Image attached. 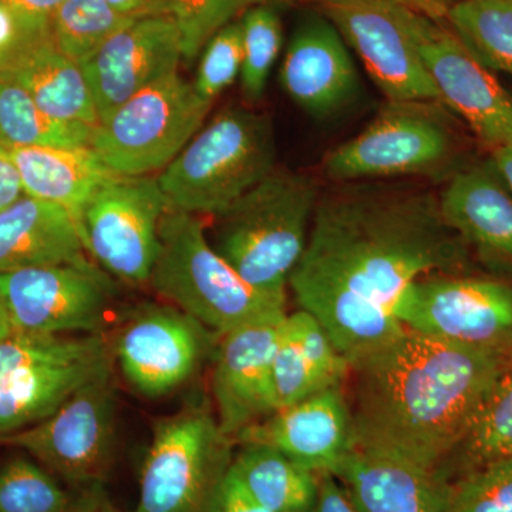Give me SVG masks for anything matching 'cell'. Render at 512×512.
Here are the masks:
<instances>
[{
    "mask_svg": "<svg viewBox=\"0 0 512 512\" xmlns=\"http://www.w3.org/2000/svg\"><path fill=\"white\" fill-rule=\"evenodd\" d=\"M505 357L404 328L350 365L355 447L439 471L476 426Z\"/></svg>",
    "mask_w": 512,
    "mask_h": 512,
    "instance_id": "1",
    "label": "cell"
},
{
    "mask_svg": "<svg viewBox=\"0 0 512 512\" xmlns=\"http://www.w3.org/2000/svg\"><path fill=\"white\" fill-rule=\"evenodd\" d=\"M468 251L431 192L353 185L319 198L305 254L289 281L335 286L392 313L417 279L463 274Z\"/></svg>",
    "mask_w": 512,
    "mask_h": 512,
    "instance_id": "2",
    "label": "cell"
},
{
    "mask_svg": "<svg viewBox=\"0 0 512 512\" xmlns=\"http://www.w3.org/2000/svg\"><path fill=\"white\" fill-rule=\"evenodd\" d=\"M318 201L309 175L274 171L217 215L211 245L252 288L286 303Z\"/></svg>",
    "mask_w": 512,
    "mask_h": 512,
    "instance_id": "3",
    "label": "cell"
},
{
    "mask_svg": "<svg viewBox=\"0 0 512 512\" xmlns=\"http://www.w3.org/2000/svg\"><path fill=\"white\" fill-rule=\"evenodd\" d=\"M274 124L242 107L221 111L157 175L168 210L217 215L275 171Z\"/></svg>",
    "mask_w": 512,
    "mask_h": 512,
    "instance_id": "4",
    "label": "cell"
},
{
    "mask_svg": "<svg viewBox=\"0 0 512 512\" xmlns=\"http://www.w3.org/2000/svg\"><path fill=\"white\" fill-rule=\"evenodd\" d=\"M150 282L175 308L222 336L255 320L285 312V303L256 291L205 235L200 215L168 210Z\"/></svg>",
    "mask_w": 512,
    "mask_h": 512,
    "instance_id": "5",
    "label": "cell"
},
{
    "mask_svg": "<svg viewBox=\"0 0 512 512\" xmlns=\"http://www.w3.org/2000/svg\"><path fill=\"white\" fill-rule=\"evenodd\" d=\"M113 349L86 336L13 332L0 340V437L52 416L77 390L110 373Z\"/></svg>",
    "mask_w": 512,
    "mask_h": 512,
    "instance_id": "6",
    "label": "cell"
},
{
    "mask_svg": "<svg viewBox=\"0 0 512 512\" xmlns=\"http://www.w3.org/2000/svg\"><path fill=\"white\" fill-rule=\"evenodd\" d=\"M463 147L440 101H387L366 130L333 150L323 170L336 183L424 175L453 177Z\"/></svg>",
    "mask_w": 512,
    "mask_h": 512,
    "instance_id": "7",
    "label": "cell"
},
{
    "mask_svg": "<svg viewBox=\"0 0 512 512\" xmlns=\"http://www.w3.org/2000/svg\"><path fill=\"white\" fill-rule=\"evenodd\" d=\"M212 109L180 73L141 90L94 127L90 147L119 177L163 171L201 130Z\"/></svg>",
    "mask_w": 512,
    "mask_h": 512,
    "instance_id": "8",
    "label": "cell"
},
{
    "mask_svg": "<svg viewBox=\"0 0 512 512\" xmlns=\"http://www.w3.org/2000/svg\"><path fill=\"white\" fill-rule=\"evenodd\" d=\"M229 440L204 402L158 420L133 512H207L232 463Z\"/></svg>",
    "mask_w": 512,
    "mask_h": 512,
    "instance_id": "9",
    "label": "cell"
},
{
    "mask_svg": "<svg viewBox=\"0 0 512 512\" xmlns=\"http://www.w3.org/2000/svg\"><path fill=\"white\" fill-rule=\"evenodd\" d=\"M392 315L403 328L507 356L512 349V284L461 274L427 275L407 285Z\"/></svg>",
    "mask_w": 512,
    "mask_h": 512,
    "instance_id": "10",
    "label": "cell"
},
{
    "mask_svg": "<svg viewBox=\"0 0 512 512\" xmlns=\"http://www.w3.org/2000/svg\"><path fill=\"white\" fill-rule=\"evenodd\" d=\"M116 404L110 372L77 390L47 419L0 437V444L25 451L70 487L104 490L116 443Z\"/></svg>",
    "mask_w": 512,
    "mask_h": 512,
    "instance_id": "11",
    "label": "cell"
},
{
    "mask_svg": "<svg viewBox=\"0 0 512 512\" xmlns=\"http://www.w3.org/2000/svg\"><path fill=\"white\" fill-rule=\"evenodd\" d=\"M114 292L109 272L86 258L0 272V301L13 332L100 333Z\"/></svg>",
    "mask_w": 512,
    "mask_h": 512,
    "instance_id": "12",
    "label": "cell"
},
{
    "mask_svg": "<svg viewBox=\"0 0 512 512\" xmlns=\"http://www.w3.org/2000/svg\"><path fill=\"white\" fill-rule=\"evenodd\" d=\"M168 202L157 177H114L87 202L79 228L84 247L111 276L143 284L160 248Z\"/></svg>",
    "mask_w": 512,
    "mask_h": 512,
    "instance_id": "13",
    "label": "cell"
},
{
    "mask_svg": "<svg viewBox=\"0 0 512 512\" xmlns=\"http://www.w3.org/2000/svg\"><path fill=\"white\" fill-rule=\"evenodd\" d=\"M323 10L387 101H440L417 45L412 10L390 0H336Z\"/></svg>",
    "mask_w": 512,
    "mask_h": 512,
    "instance_id": "14",
    "label": "cell"
},
{
    "mask_svg": "<svg viewBox=\"0 0 512 512\" xmlns=\"http://www.w3.org/2000/svg\"><path fill=\"white\" fill-rule=\"evenodd\" d=\"M443 23L413 12L414 35L440 103L491 150L512 147L511 94Z\"/></svg>",
    "mask_w": 512,
    "mask_h": 512,
    "instance_id": "15",
    "label": "cell"
},
{
    "mask_svg": "<svg viewBox=\"0 0 512 512\" xmlns=\"http://www.w3.org/2000/svg\"><path fill=\"white\" fill-rule=\"evenodd\" d=\"M210 329L175 306L147 305L119 333L114 356L146 396H163L190 380L211 348Z\"/></svg>",
    "mask_w": 512,
    "mask_h": 512,
    "instance_id": "16",
    "label": "cell"
},
{
    "mask_svg": "<svg viewBox=\"0 0 512 512\" xmlns=\"http://www.w3.org/2000/svg\"><path fill=\"white\" fill-rule=\"evenodd\" d=\"M180 32L170 15L141 16L109 37L80 63L92 89L99 120L141 90L178 72Z\"/></svg>",
    "mask_w": 512,
    "mask_h": 512,
    "instance_id": "17",
    "label": "cell"
},
{
    "mask_svg": "<svg viewBox=\"0 0 512 512\" xmlns=\"http://www.w3.org/2000/svg\"><path fill=\"white\" fill-rule=\"evenodd\" d=\"M286 316L275 313L222 335L212 392L228 439L276 412L272 360Z\"/></svg>",
    "mask_w": 512,
    "mask_h": 512,
    "instance_id": "18",
    "label": "cell"
},
{
    "mask_svg": "<svg viewBox=\"0 0 512 512\" xmlns=\"http://www.w3.org/2000/svg\"><path fill=\"white\" fill-rule=\"evenodd\" d=\"M333 386L252 424L235 437L242 444H264L311 473H330L355 448L349 400Z\"/></svg>",
    "mask_w": 512,
    "mask_h": 512,
    "instance_id": "19",
    "label": "cell"
},
{
    "mask_svg": "<svg viewBox=\"0 0 512 512\" xmlns=\"http://www.w3.org/2000/svg\"><path fill=\"white\" fill-rule=\"evenodd\" d=\"M281 82L308 113L325 116L353 99L359 84L355 63L339 30L328 18L309 16L293 33Z\"/></svg>",
    "mask_w": 512,
    "mask_h": 512,
    "instance_id": "20",
    "label": "cell"
},
{
    "mask_svg": "<svg viewBox=\"0 0 512 512\" xmlns=\"http://www.w3.org/2000/svg\"><path fill=\"white\" fill-rule=\"evenodd\" d=\"M362 512H448L453 483L404 458L353 448L333 471Z\"/></svg>",
    "mask_w": 512,
    "mask_h": 512,
    "instance_id": "21",
    "label": "cell"
},
{
    "mask_svg": "<svg viewBox=\"0 0 512 512\" xmlns=\"http://www.w3.org/2000/svg\"><path fill=\"white\" fill-rule=\"evenodd\" d=\"M441 215L468 247L512 265V190L493 157L467 164L439 195Z\"/></svg>",
    "mask_w": 512,
    "mask_h": 512,
    "instance_id": "22",
    "label": "cell"
},
{
    "mask_svg": "<svg viewBox=\"0 0 512 512\" xmlns=\"http://www.w3.org/2000/svg\"><path fill=\"white\" fill-rule=\"evenodd\" d=\"M84 251L79 225L60 205L25 195L0 211V272L79 261Z\"/></svg>",
    "mask_w": 512,
    "mask_h": 512,
    "instance_id": "23",
    "label": "cell"
},
{
    "mask_svg": "<svg viewBox=\"0 0 512 512\" xmlns=\"http://www.w3.org/2000/svg\"><path fill=\"white\" fill-rule=\"evenodd\" d=\"M0 80L22 87L53 119L99 126V113L82 67L63 55L52 37L0 67Z\"/></svg>",
    "mask_w": 512,
    "mask_h": 512,
    "instance_id": "24",
    "label": "cell"
},
{
    "mask_svg": "<svg viewBox=\"0 0 512 512\" xmlns=\"http://www.w3.org/2000/svg\"><path fill=\"white\" fill-rule=\"evenodd\" d=\"M29 197L60 205L76 220L94 194L119 177L90 146L29 147L8 150Z\"/></svg>",
    "mask_w": 512,
    "mask_h": 512,
    "instance_id": "25",
    "label": "cell"
},
{
    "mask_svg": "<svg viewBox=\"0 0 512 512\" xmlns=\"http://www.w3.org/2000/svg\"><path fill=\"white\" fill-rule=\"evenodd\" d=\"M255 501L271 512H313L318 476L264 444H244L229 467Z\"/></svg>",
    "mask_w": 512,
    "mask_h": 512,
    "instance_id": "26",
    "label": "cell"
},
{
    "mask_svg": "<svg viewBox=\"0 0 512 512\" xmlns=\"http://www.w3.org/2000/svg\"><path fill=\"white\" fill-rule=\"evenodd\" d=\"M104 490L64 487L55 474L29 457L0 467V512H110Z\"/></svg>",
    "mask_w": 512,
    "mask_h": 512,
    "instance_id": "27",
    "label": "cell"
},
{
    "mask_svg": "<svg viewBox=\"0 0 512 512\" xmlns=\"http://www.w3.org/2000/svg\"><path fill=\"white\" fill-rule=\"evenodd\" d=\"M93 133L87 124L53 119L22 87L0 80V146L6 150L90 146Z\"/></svg>",
    "mask_w": 512,
    "mask_h": 512,
    "instance_id": "28",
    "label": "cell"
},
{
    "mask_svg": "<svg viewBox=\"0 0 512 512\" xmlns=\"http://www.w3.org/2000/svg\"><path fill=\"white\" fill-rule=\"evenodd\" d=\"M446 22L478 62L512 76V0H460Z\"/></svg>",
    "mask_w": 512,
    "mask_h": 512,
    "instance_id": "29",
    "label": "cell"
},
{
    "mask_svg": "<svg viewBox=\"0 0 512 512\" xmlns=\"http://www.w3.org/2000/svg\"><path fill=\"white\" fill-rule=\"evenodd\" d=\"M508 456H512V349L476 426L443 466L457 461L464 476L474 468Z\"/></svg>",
    "mask_w": 512,
    "mask_h": 512,
    "instance_id": "30",
    "label": "cell"
},
{
    "mask_svg": "<svg viewBox=\"0 0 512 512\" xmlns=\"http://www.w3.org/2000/svg\"><path fill=\"white\" fill-rule=\"evenodd\" d=\"M134 19L107 0H63L50 19V30L57 49L80 64Z\"/></svg>",
    "mask_w": 512,
    "mask_h": 512,
    "instance_id": "31",
    "label": "cell"
},
{
    "mask_svg": "<svg viewBox=\"0 0 512 512\" xmlns=\"http://www.w3.org/2000/svg\"><path fill=\"white\" fill-rule=\"evenodd\" d=\"M242 90L249 100L264 96L269 73L282 47V22L271 5L247 9L241 20Z\"/></svg>",
    "mask_w": 512,
    "mask_h": 512,
    "instance_id": "32",
    "label": "cell"
},
{
    "mask_svg": "<svg viewBox=\"0 0 512 512\" xmlns=\"http://www.w3.org/2000/svg\"><path fill=\"white\" fill-rule=\"evenodd\" d=\"M325 389H329V386L313 369L286 316L272 360V390L276 412Z\"/></svg>",
    "mask_w": 512,
    "mask_h": 512,
    "instance_id": "33",
    "label": "cell"
},
{
    "mask_svg": "<svg viewBox=\"0 0 512 512\" xmlns=\"http://www.w3.org/2000/svg\"><path fill=\"white\" fill-rule=\"evenodd\" d=\"M448 512H512V456L497 458L458 478Z\"/></svg>",
    "mask_w": 512,
    "mask_h": 512,
    "instance_id": "34",
    "label": "cell"
},
{
    "mask_svg": "<svg viewBox=\"0 0 512 512\" xmlns=\"http://www.w3.org/2000/svg\"><path fill=\"white\" fill-rule=\"evenodd\" d=\"M242 9L245 0H171L167 15L180 32L183 60L197 59L208 40Z\"/></svg>",
    "mask_w": 512,
    "mask_h": 512,
    "instance_id": "35",
    "label": "cell"
},
{
    "mask_svg": "<svg viewBox=\"0 0 512 512\" xmlns=\"http://www.w3.org/2000/svg\"><path fill=\"white\" fill-rule=\"evenodd\" d=\"M241 23L231 22L208 40L195 76L194 89L208 103L221 96L241 76Z\"/></svg>",
    "mask_w": 512,
    "mask_h": 512,
    "instance_id": "36",
    "label": "cell"
},
{
    "mask_svg": "<svg viewBox=\"0 0 512 512\" xmlns=\"http://www.w3.org/2000/svg\"><path fill=\"white\" fill-rule=\"evenodd\" d=\"M50 37V23L32 18L6 0H0V67Z\"/></svg>",
    "mask_w": 512,
    "mask_h": 512,
    "instance_id": "37",
    "label": "cell"
},
{
    "mask_svg": "<svg viewBox=\"0 0 512 512\" xmlns=\"http://www.w3.org/2000/svg\"><path fill=\"white\" fill-rule=\"evenodd\" d=\"M231 467V466H229ZM207 512H271L262 507L228 470L212 495Z\"/></svg>",
    "mask_w": 512,
    "mask_h": 512,
    "instance_id": "38",
    "label": "cell"
},
{
    "mask_svg": "<svg viewBox=\"0 0 512 512\" xmlns=\"http://www.w3.org/2000/svg\"><path fill=\"white\" fill-rule=\"evenodd\" d=\"M313 512H362L352 495L340 483L338 477L330 473L319 474L318 493H316Z\"/></svg>",
    "mask_w": 512,
    "mask_h": 512,
    "instance_id": "39",
    "label": "cell"
},
{
    "mask_svg": "<svg viewBox=\"0 0 512 512\" xmlns=\"http://www.w3.org/2000/svg\"><path fill=\"white\" fill-rule=\"evenodd\" d=\"M22 178L9 151L0 146V211L25 197Z\"/></svg>",
    "mask_w": 512,
    "mask_h": 512,
    "instance_id": "40",
    "label": "cell"
},
{
    "mask_svg": "<svg viewBox=\"0 0 512 512\" xmlns=\"http://www.w3.org/2000/svg\"><path fill=\"white\" fill-rule=\"evenodd\" d=\"M396 5L412 10L417 15L424 16L436 22H446L448 12L460 0H390Z\"/></svg>",
    "mask_w": 512,
    "mask_h": 512,
    "instance_id": "41",
    "label": "cell"
},
{
    "mask_svg": "<svg viewBox=\"0 0 512 512\" xmlns=\"http://www.w3.org/2000/svg\"><path fill=\"white\" fill-rule=\"evenodd\" d=\"M110 5L124 15L141 18V16L167 15L171 0H107Z\"/></svg>",
    "mask_w": 512,
    "mask_h": 512,
    "instance_id": "42",
    "label": "cell"
},
{
    "mask_svg": "<svg viewBox=\"0 0 512 512\" xmlns=\"http://www.w3.org/2000/svg\"><path fill=\"white\" fill-rule=\"evenodd\" d=\"M6 2L32 18L50 23L53 13L63 0H6Z\"/></svg>",
    "mask_w": 512,
    "mask_h": 512,
    "instance_id": "43",
    "label": "cell"
},
{
    "mask_svg": "<svg viewBox=\"0 0 512 512\" xmlns=\"http://www.w3.org/2000/svg\"><path fill=\"white\" fill-rule=\"evenodd\" d=\"M491 157L512 190V147L494 148Z\"/></svg>",
    "mask_w": 512,
    "mask_h": 512,
    "instance_id": "44",
    "label": "cell"
},
{
    "mask_svg": "<svg viewBox=\"0 0 512 512\" xmlns=\"http://www.w3.org/2000/svg\"><path fill=\"white\" fill-rule=\"evenodd\" d=\"M12 333L13 329L12 325H10L8 313H6L5 306H3L2 301H0V340L8 338Z\"/></svg>",
    "mask_w": 512,
    "mask_h": 512,
    "instance_id": "45",
    "label": "cell"
},
{
    "mask_svg": "<svg viewBox=\"0 0 512 512\" xmlns=\"http://www.w3.org/2000/svg\"><path fill=\"white\" fill-rule=\"evenodd\" d=\"M272 2H295V0H245V9L255 5H271ZM308 2H319L323 5L336 2V0H308Z\"/></svg>",
    "mask_w": 512,
    "mask_h": 512,
    "instance_id": "46",
    "label": "cell"
},
{
    "mask_svg": "<svg viewBox=\"0 0 512 512\" xmlns=\"http://www.w3.org/2000/svg\"><path fill=\"white\" fill-rule=\"evenodd\" d=\"M110 512H114L113 510H111Z\"/></svg>",
    "mask_w": 512,
    "mask_h": 512,
    "instance_id": "47",
    "label": "cell"
}]
</instances>
